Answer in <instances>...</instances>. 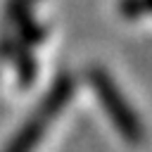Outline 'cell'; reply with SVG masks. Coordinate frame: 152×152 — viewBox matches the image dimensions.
Returning <instances> with one entry per match:
<instances>
[{"label": "cell", "mask_w": 152, "mask_h": 152, "mask_svg": "<svg viewBox=\"0 0 152 152\" xmlns=\"http://www.w3.org/2000/svg\"><path fill=\"white\" fill-rule=\"evenodd\" d=\"M69 95H71V78H59V83L52 86V90L43 97L38 112H33L28 121L21 126V131L10 140L5 152H33V147L43 140L48 124L64 109Z\"/></svg>", "instance_id": "obj_1"}, {"label": "cell", "mask_w": 152, "mask_h": 152, "mask_svg": "<svg viewBox=\"0 0 152 152\" xmlns=\"http://www.w3.org/2000/svg\"><path fill=\"white\" fill-rule=\"evenodd\" d=\"M90 81H93V88L97 90V97H100L104 112L109 114L112 124L121 133V138L126 142H131V145H140L145 140V128H142L138 114L126 104V100L119 93V88L114 86V81L100 69L90 71Z\"/></svg>", "instance_id": "obj_2"}]
</instances>
